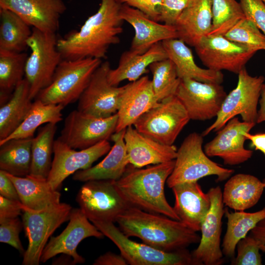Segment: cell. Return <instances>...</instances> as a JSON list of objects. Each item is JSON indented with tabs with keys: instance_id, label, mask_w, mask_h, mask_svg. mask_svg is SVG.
Listing matches in <instances>:
<instances>
[{
	"instance_id": "cell-12",
	"label": "cell",
	"mask_w": 265,
	"mask_h": 265,
	"mask_svg": "<svg viewBox=\"0 0 265 265\" xmlns=\"http://www.w3.org/2000/svg\"><path fill=\"white\" fill-rule=\"evenodd\" d=\"M117 121V113L101 118L74 110L66 117L58 138L74 149H87L110 138Z\"/></svg>"
},
{
	"instance_id": "cell-24",
	"label": "cell",
	"mask_w": 265,
	"mask_h": 265,
	"mask_svg": "<svg viewBox=\"0 0 265 265\" xmlns=\"http://www.w3.org/2000/svg\"><path fill=\"white\" fill-rule=\"evenodd\" d=\"M130 164L136 168L174 160L177 148L161 144L138 132L132 126L127 127L124 136Z\"/></svg>"
},
{
	"instance_id": "cell-25",
	"label": "cell",
	"mask_w": 265,
	"mask_h": 265,
	"mask_svg": "<svg viewBox=\"0 0 265 265\" xmlns=\"http://www.w3.org/2000/svg\"><path fill=\"white\" fill-rule=\"evenodd\" d=\"M126 129L111 136L114 144L101 162L89 168L77 171L73 179L85 182L95 180L116 181L121 178L130 164L124 140Z\"/></svg>"
},
{
	"instance_id": "cell-1",
	"label": "cell",
	"mask_w": 265,
	"mask_h": 265,
	"mask_svg": "<svg viewBox=\"0 0 265 265\" xmlns=\"http://www.w3.org/2000/svg\"><path fill=\"white\" fill-rule=\"evenodd\" d=\"M121 5L117 0H102L98 11L79 31L58 39L57 47L62 58H106L109 48L120 42L119 35L123 30Z\"/></svg>"
},
{
	"instance_id": "cell-3",
	"label": "cell",
	"mask_w": 265,
	"mask_h": 265,
	"mask_svg": "<svg viewBox=\"0 0 265 265\" xmlns=\"http://www.w3.org/2000/svg\"><path fill=\"white\" fill-rule=\"evenodd\" d=\"M174 164L175 159L145 168H127L123 176L115 181L116 187L131 207L180 221L164 193L165 184Z\"/></svg>"
},
{
	"instance_id": "cell-33",
	"label": "cell",
	"mask_w": 265,
	"mask_h": 265,
	"mask_svg": "<svg viewBox=\"0 0 265 265\" xmlns=\"http://www.w3.org/2000/svg\"><path fill=\"white\" fill-rule=\"evenodd\" d=\"M32 138L11 139L0 144V170L18 177L29 175Z\"/></svg>"
},
{
	"instance_id": "cell-30",
	"label": "cell",
	"mask_w": 265,
	"mask_h": 265,
	"mask_svg": "<svg viewBox=\"0 0 265 265\" xmlns=\"http://www.w3.org/2000/svg\"><path fill=\"white\" fill-rule=\"evenodd\" d=\"M265 188L263 182L256 177L239 173L225 183L222 192L225 206L236 211H244L255 206Z\"/></svg>"
},
{
	"instance_id": "cell-38",
	"label": "cell",
	"mask_w": 265,
	"mask_h": 265,
	"mask_svg": "<svg viewBox=\"0 0 265 265\" xmlns=\"http://www.w3.org/2000/svg\"><path fill=\"white\" fill-rule=\"evenodd\" d=\"M149 68L152 74V86L157 101L175 95L181 79L173 62L167 58L152 63Z\"/></svg>"
},
{
	"instance_id": "cell-47",
	"label": "cell",
	"mask_w": 265,
	"mask_h": 265,
	"mask_svg": "<svg viewBox=\"0 0 265 265\" xmlns=\"http://www.w3.org/2000/svg\"><path fill=\"white\" fill-rule=\"evenodd\" d=\"M0 195L9 199L20 200L14 183L2 170H0Z\"/></svg>"
},
{
	"instance_id": "cell-4",
	"label": "cell",
	"mask_w": 265,
	"mask_h": 265,
	"mask_svg": "<svg viewBox=\"0 0 265 265\" xmlns=\"http://www.w3.org/2000/svg\"><path fill=\"white\" fill-rule=\"evenodd\" d=\"M102 63V59L91 57L63 59L50 84L41 90L35 99L45 104L61 105L64 107L79 100Z\"/></svg>"
},
{
	"instance_id": "cell-7",
	"label": "cell",
	"mask_w": 265,
	"mask_h": 265,
	"mask_svg": "<svg viewBox=\"0 0 265 265\" xmlns=\"http://www.w3.org/2000/svg\"><path fill=\"white\" fill-rule=\"evenodd\" d=\"M118 248L128 265H194L191 253L186 248L166 252L144 243L130 239L112 222H91Z\"/></svg>"
},
{
	"instance_id": "cell-28",
	"label": "cell",
	"mask_w": 265,
	"mask_h": 265,
	"mask_svg": "<svg viewBox=\"0 0 265 265\" xmlns=\"http://www.w3.org/2000/svg\"><path fill=\"white\" fill-rule=\"evenodd\" d=\"M168 58L162 42L152 46L142 54H135L130 50L123 52L120 56L117 67L108 71L107 79L109 83L118 86L127 80L134 81L148 72L147 67L152 63Z\"/></svg>"
},
{
	"instance_id": "cell-17",
	"label": "cell",
	"mask_w": 265,
	"mask_h": 265,
	"mask_svg": "<svg viewBox=\"0 0 265 265\" xmlns=\"http://www.w3.org/2000/svg\"><path fill=\"white\" fill-rule=\"evenodd\" d=\"M110 69V63L106 61L95 71L78 100V110L101 118L117 113L125 86L119 87L109 83L107 75Z\"/></svg>"
},
{
	"instance_id": "cell-49",
	"label": "cell",
	"mask_w": 265,
	"mask_h": 265,
	"mask_svg": "<svg viewBox=\"0 0 265 265\" xmlns=\"http://www.w3.org/2000/svg\"><path fill=\"white\" fill-rule=\"evenodd\" d=\"M249 235L256 240L260 250L265 253V218L256 225Z\"/></svg>"
},
{
	"instance_id": "cell-41",
	"label": "cell",
	"mask_w": 265,
	"mask_h": 265,
	"mask_svg": "<svg viewBox=\"0 0 265 265\" xmlns=\"http://www.w3.org/2000/svg\"><path fill=\"white\" fill-rule=\"evenodd\" d=\"M236 257L232 259L233 265H261L260 249L256 240L249 235L237 243Z\"/></svg>"
},
{
	"instance_id": "cell-39",
	"label": "cell",
	"mask_w": 265,
	"mask_h": 265,
	"mask_svg": "<svg viewBox=\"0 0 265 265\" xmlns=\"http://www.w3.org/2000/svg\"><path fill=\"white\" fill-rule=\"evenodd\" d=\"M212 23L209 35H224L238 21L245 17L236 0H212Z\"/></svg>"
},
{
	"instance_id": "cell-32",
	"label": "cell",
	"mask_w": 265,
	"mask_h": 265,
	"mask_svg": "<svg viewBox=\"0 0 265 265\" xmlns=\"http://www.w3.org/2000/svg\"><path fill=\"white\" fill-rule=\"evenodd\" d=\"M227 229L222 243V251L226 257L233 259L238 242L247 236L256 225L265 218V207L254 212L244 211L232 212L227 208L224 209Z\"/></svg>"
},
{
	"instance_id": "cell-46",
	"label": "cell",
	"mask_w": 265,
	"mask_h": 265,
	"mask_svg": "<svg viewBox=\"0 0 265 265\" xmlns=\"http://www.w3.org/2000/svg\"><path fill=\"white\" fill-rule=\"evenodd\" d=\"M22 212H23L22 204L20 200L9 199L0 195V222L18 217Z\"/></svg>"
},
{
	"instance_id": "cell-11",
	"label": "cell",
	"mask_w": 265,
	"mask_h": 265,
	"mask_svg": "<svg viewBox=\"0 0 265 265\" xmlns=\"http://www.w3.org/2000/svg\"><path fill=\"white\" fill-rule=\"evenodd\" d=\"M76 201L91 222H116L118 216L130 207L112 180L85 182L77 193Z\"/></svg>"
},
{
	"instance_id": "cell-45",
	"label": "cell",
	"mask_w": 265,
	"mask_h": 265,
	"mask_svg": "<svg viewBox=\"0 0 265 265\" xmlns=\"http://www.w3.org/2000/svg\"><path fill=\"white\" fill-rule=\"evenodd\" d=\"M136 8L156 22H159L162 0H117Z\"/></svg>"
},
{
	"instance_id": "cell-19",
	"label": "cell",
	"mask_w": 265,
	"mask_h": 265,
	"mask_svg": "<svg viewBox=\"0 0 265 265\" xmlns=\"http://www.w3.org/2000/svg\"><path fill=\"white\" fill-rule=\"evenodd\" d=\"M255 123L240 121L234 117L217 131L216 135L206 143L204 151L209 157H218L224 164L237 165L245 162L253 155V151L244 147L247 140L244 133L249 132Z\"/></svg>"
},
{
	"instance_id": "cell-53",
	"label": "cell",
	"mask_w": 265,
	"mask_h": 265,
	"mask_svg": "<svg viewBox=\"0 0 265 265\" xmlns=\"http://www.w3.org/2000/svg\"><path fill=\"white\" fill-rule=\"evenodd\" d=\"M263 182V183H264V186H265V179H264V180Z\"/></svg>"
},
{
	"instance_id": "cell-22",
	"label": "cell",
	"mask_w": 265,
	"mask_h": 265,
	"mask_svg": "<svg viewBox=\"0 0 265 265\" xmlns=\"http://www.w3.org/2000/svg\"><path fill=\"white\" fill-rule=\"evenodd\" d=\"M117 112L118 121L115 132L133 125L157 101L147 76L125 85Z\"/></svg>"
},
{
	"instance_id": "cell-36",
	"label": "cell",
	"mask_w": 265,
	"mask_h": 265,
	"mask_svg": "<svg viewBox=\"0 0 265 265\" xmlns=\"http://www.w3.org/2000/svg\"><path fill=\"white\" fill-rule=\"evenodd\" d=\"M32 32L30 26L15 13L0 8V50L24 52Z\"/></svg>"
},
{
	"instance_id": "cell-13",
	"label": "cell",
	"mask_w": 265,
	"mask_h": 265,
	"mask_svg": "<svg viewBox=\"0 0 265 265\" xmlns=\"http://www.w3.org/2000/svg\"><path fill=\"white\" fill-rule=\"evenodd\" d=\"M211 207L201 225L199 245L191 252L194 265H220L224 255L220 246L222 219L224 204L220 186L211 188L207 192Z\"/></svg>"
},
{
	"instance_id": "cell-50",
	"label": "cell",
	"mask_w": 265,
	"mask_h": 265,
	"mask_svg": "<svg viewBox=\"0 0 265 265\" xmlns=\"http://www.w3.org/2000/svg\"><path fill=\"white\" fill-rule=\"evenodd\" d=\"M247 139L251 141V146L254 147L256 150H259L265 157V133H259L252 134L249 132L244 133Z\"/></svg>"
},
{
	"instance_id": "cell-2",
	"label": "cell",
	"mask_w": 265,
	"mask_h": 265,
	"mask_svg": "<svg viewBox=\"0 0 265 265\" xmlns=\"http://www.w3.org/2000/svg\"><path fill=\"white\" fill-rule=\"evenodd\" d=\"M116 222L129 238H138L143 243L166 252L185 249L200 240L197 232L181 221L133 207L120 215Z\"/></svg>"
},
{
	"instance_id": "cell-54",
	"label": "cell",
	"mask_w": 265,
	"mask_h": 265,
	"mask_svg": "<svg viewBox=\"0 0 265 265\" xmlns=\"http://www.w3.org/2000/svg\"><path fill=\"white\" fill-rule=\"evenodd\" d=\"M264 2V3H265V0H263Z\"/></svg>"
},
{
	"instance_id": "cell-15",
	"label": "cell",
	"mask_w": 265,
	"mask_h": 265,
	"mask_svg": "<svg viewBox=\"0 0 265 265\" xmlns=\"http://www.w3.org/2000/svg\"><path fill=\"white\" fill-rule=\"evenodd\" d=\"M175 95L190 119L205 121L216 117L227 94L221 84L183 79Z\"/></svg>"
},
{
	"instance_id": "cell-52",
	"label": "cell",
	"mask_w": 265,
	"mask_h": 265,
	"mask_svg": "<svg viewBox=\"0 0 265 265\" xmlns=\"http://www.w3.org/2000/svg\"><path fill=\"white\" fill-rule=\"evenodd\" d=\"M52 265H75L73 259L70 256L62 254L58 258L54 260Z\"/></svg>"
},
{
	"instance_id": "cell-29",
	"label": "cell",
	"mask_w": 265,
	"mask_h": 265,
	"mask_svg": "<svg viewBox=\"0 0 265 265\" xmlns=\"http://www.w3.org/2000/svg\"><path fill=\"white\" fill-rule=\"evenodd\" d=\"M170 59L175 65L180 79H191L204 82L221 84L224 75L221 71L199 67L195 62L191 50L179 38L170 39L161 42Z\"/></svg>"
},
{
	"instance_id": "cell-34",
	"label": "cell",
	"mask_w": 265,
	"mask_h": 265,
	"mask_svg": "<svg viewBox=\"0 0 265 265\" xmlns=\"http://www.w3.org/2000/svg\"><path fill=\"white\" fill-rule=\"evenodd\" d=\"M56 124L47 123L40 127L31 142V164L29 175L47 179L51 169L52 156L53 154L54 137Z\"/></svg>"
},
{
	"instance_id": "cell-14",
	"label": "cell",
	"mask_w": 265,
	"mask_h": 265,
	"mask_svg": "<svg viewBox=\"0 0 265 265\" xmlns=\"http://www.w3.org/2000/svg\"><path fill=\"white\" fill-rule=\"evenodd\" d=\"M203 64L208 69L226 70L238 74L258 51L232 42L223 35H208L195 47Z\"/></svg>"
},
{
	"instance_id": "cell-23",
	"label": "cell",
	"mask_w": 265,
	"mask_h": 265,
	"mask_svg": "<svg viewBox=\"0 0 265 265\" xmlns=\"http://www.w3.org/2000/svg\"><path fill=\"white\" fill-rule=\"evenodd\" d=\"M171 189L175 197L173 209L180 221L195 232L200 231L211 207L208 193L203 191L198 182L179 184Z\"/></svg>"
},
{
	"instance_id": "cell-20",
	"label": "cell",
	"mask_w": 265,
	"mask_h": 265,
	"mask_svg": "<svg viewBox=\"0 0 265 265\" xmlns=\"http://www.w3.org/2000/svg\"><path fill=\"white\" fill-rule=\"evenodd\" d=\"M119 14L121 19L134 29V36L129 50L134 53H143L158 42L178 38L175 26L159 24L126 4H121Z\"/></svg>"
},
{
	"instance_id": "cell-9",
	"label": "cell",
	"mask_w": 265,
	"mask_h": 265,
	"mask_svg": "<svg viewBox=\"0 0 265 265\" xmlns=\"http://www.w3.org/2000/svg\"><path fill=\"white\" fill-rule=\"evenodd\" d=\"M265 78L250 76L245 68L238 74L236 88L227 94L215 121L201 134L205 136L221 129L231 119L240 115L242 121L256 124L262 86Z\"/></svg>"
},
{
	"instance_id": "cell-27",
	"label": "cell",
	"mask_w": 265,
	"mask_h": 265,
	"mask_svg": "<svg viewBox=\"0 0 265 265\" xmlns=\"http://www.w3.org/2000/svg\"><path fill=\"white\" fill-rule=\"evenodd\" d=\"M6 173L16 188L23 211H43L61 203L60 193L51 187L47 179L30 175L18 177Z\"/></svg>"
},
{
	"instance_id": "cell-8",
	"label": "cell",
	"mask_w": 265,
	"mask_h": 265,
	"mask_svg": "<svg viewBox=\"0 0 265 265\" xmlns=\"http://www.w3.org/2000/svg\"><path fill=\"white\" fill-rule=\"evenodd\" d=\"M190 120L185 107L174 95L159 102L133 126L144 135L161 144L172 145Z\"/></svg>"
},
{
	"instance_id": "cell-37",
	"label": "cell",
	"mask_w": 265,
	"mask_h": 265,
	"mask_svg": "<svg viewBox=\"0 0 265 265\" xmlns=\"http://www.w3.org/2000/svg\"><path fill=\"white\" fill-rule=\"evenodd\" d=\"M27 54L0 50V104L6 103L24 79Z\"/></svg>"
},
{
	"instance_id": "cell-31",
	"label": "cell",
	"mask_w": 265,
	"mask_h": 265,
	"mask_svg": "<svg viewBox=\"0 0 265 265\" xmlns=\"http://www.w3.org/2000/svg\"><path fill=\"white\" fill-rule=\"evenodd\" d=\"M30 88L24 78L16 86L9 99L0 107V140L11 134L22 124L32 102Z\"/></svg>"
},
{
	"instance_id": "cell-10",
	"label": "cell",
	"mask_w": 265,
	"mask_h": 265,
	"mask_svg": "<svg viewBox=\"0 0 265 265\" xmlns=\"http://www.w3.org/2000/svg\"><path fill=\"white\" fill-rule=\"evenodd\" d=\"M72 209L69 204L60 203L43 211H23L22 221L28 243L23 255L22 265H39L49 238L69 219Z\"/></svg>"
},
{
	"instance_id": "cell-35",
	"label": "cell",
	"mask_w": 265,
	"mask_h": 265,
	"mask_svg": "<svg viewBox=\"0 0 265 265\" xmlns=\"http://www.w3.org/2000/svg\"><path fill=\"white\" fill-rule=\"evenodd\" d=\"M64 107L61 105L45 104L35 99L22 124L9 136L0 140V144L11 139L33 137L36 130L42 125L57 124L62 121Z\"/></svg>"
},
{
	"instance_id": "cell-6",
	"label": "cell",
	"mask_w": 265,
	"mask_h": 265,
	"mask_svg": "<svg viewBox=\"0 0 265 265\" xmlns=\"http://www.w3.org/2000/svg\"><path fill=\"white\" fill-rule=\"evenodd\" d=\"M56 33L42 32L32 28L27 44L31 50L25 67V79L30 88L32 100L51 83L62 55L57 47Z\"/></svg>"
},
{
	"instance_id": "cell-43",
	"label": "cell",
	"mask_w": 265,
	"mask_h": 265,
	"mask_svg": "<svg viewBox=\"0 0 265 265\" xmlns=\"http://www.w3.org/2000/svg\"><path fill=\"white\" fill-rule=\"evenodd\" d=\"M245 17L265 35V3L263 0H239Z\"/></svg>"
},
{
	"instance_id": "cell-16",
	"label": "cell",
	"mask_w": 265,
	"mask_h": 265,
	"mask_svg": "<svg viewBox=\"0 0 265 265\" xmlns=\"http://www.w3.org/2000/svg\"><path fill=\"white\" fill-rule=\"evenodd\" d=\"M108 140L102 141L87 149L77 151L58 138L53 145V159L47 181L55 190L63 181L77 171L92 166L100 158L107 154L111 149Z\"/></svg>"
},
{
	"instance_id": "cell-40",
	"label": "cell",
	"mask_w": 265,
	"mask_h": 265,
	"mask_svg": "<svg viewBox=\"0 0 265 265\" xmlns=\"http://www.w3.org/2000/svg\"><path fill=\"white\" fill-rule=\"evenodd\" d=\"M228 40L259 50H265V35L246 17L238 21L224 35Z\"/></svg>"
},
{
	"instance_id": "cell-18",
	"label": "cell",
	"mask_w": 265,
	"mask_h": 265,
	"mask_svg": "<svg viewBox=\"0 0 265 265\" xmlns=\"http://www.w3.org/2000/svg\"><path fill=\"white\" fill-rule=\"evenodd\" d=\"M69 220L60 234L50 238L43 251L41 263H46L56 255L64 254L72 257L75 264H83L85 259L77 252L78 245L87 238H102L105 236L80 208L72 209Z\"/></svg>"
},
{
	"instance_id": "cell-26",
	"label": "cell",
	"mask_w": 265,
	"mask_h": 265,
	"mask_svg": "<svg viewBox=\"0 0 265 265\" xmlns=\"http://www.w3.org/2000/svg\"><path fill=\"white\" fill-rule=\"evenodd\" d=\"M212 23V0H191L175 24L178 38L195 47L208 36Z\"/></svg>"
},
{
	"instance_id": "cell-44",
	"label": "cell",
	"mask_w": 265,
	"mask_h": 265,
	"mask_svg": "<svg viewBox=\"0 0 265 265\" xmlns=\"http://www.w3.org/2000/svg\"><path fill=\"white\" fill-rule=\"evenodd\" d=\"M191 0H162L159 22L175 26L176 21Z\"/></svg>"
},
{
	"instance_id": "cell-42",
	"label": "cell",
	"mask_w": 265,
	"mask_h": 265,
	"mask_svg": "<svg viewBox=\"0 0 265 265\" xmlns=\"http://www.w3.org/2000/svg\"><path fill=\"white\" fill-rule=\"evenodd\" d=\"M23 228V222L18 217L0 222V242L11 245L23 255L25 251L19 238Z\"/></svg>"
},
{
	"instance_id": "cell-51",
	"label": "cell",
	"mask_w": 265,
	"mask_h": 265,
	"mask_svg": "<svg viewBox=\"0 0 265 265\" xmlns=\"http://www.w3.org/2000/svg\"><path fill=\"white\" fill-rule=\"evenodd\" d=\"M259 102L260 107L258 110L256 123H261L265 121V83H264L262 86Z\"/></svg>"
},
{
	"instance_id": "cell-5",
	"label": "cell",
	"mask_w": 265,
	"mask_h": 265,
	"mask_svg": "<svg viewBox=\"0 0 265 265\" xmlns=\"http://www.w3.org/2000/svg\"><path fill=\"white\" fill-rule=\"evenodd\" d=\"M203 136L196 132L189 133L177 149L173 170L166 184L174 186L198 180L211 175L217 176L221 182L229 178L234 170L224 168L210 159L202 148Z\"/></svg>"
},
{
	"instance_id": "cell-48",
	"label": "cell",
	"mask_w": 265,
	"mask_h": 265,
	"mask_svg": "<svg viewBox=\"0 0 265 265\" xmlns=\"http://www.w3.org/2000/svg\"><path fill=\"white\" fill-rule=\"evenodd\" d=\"M93 265H126L125 259L120 255L107 252L98 257L93 262Z\"/></svg>"
},
{
	"instance_id": "cell-21",
	"label": "cell",
	"mask_w": 265,
	"mask_h": 265,
	"mask_svg": "<svg viewBox=\"0 0 265 265\" xmlns=\"http://www.w3.org/2000/svg\"><path fill=\"white\" fill-rule=\"evenodd\" d=\"M0 8L11 10L30 26L48 33H56L67 9L62 0H0Z\"/></svg>"
}]
</instances>
